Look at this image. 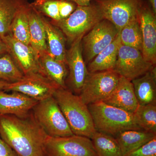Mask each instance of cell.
I'll return each instance as SVG.
<instances>
[{"label": "cell", "mask_w": 156, "mask_h": 156, "mask_svg": "<svg viewBox=\"0 0 156 156\" xmlns=\"http://www.w3.org/2000/svg\"><path fill=\"white\" fill-rule=\"evenodd\" d=\"M47 136L32 111L24 118L0 115V136L19 156H46L44 142Z\"/></svg>", "instance_id": "obj_1"}, {"label": "cell", "mask_w": 156, "mask_h": 156, "mask_svg": "<svg viewBox=\"0 0 156 156\" xmlns=\"http://www.w3.org/2000/svg\"><path fill=\"white\" fill-rule=\"evenodd\" d=\"M53 96L73 134L91 139L96 130L88 105L80 96L60 87Z\"/></svg>", "instance_id": "obj_2"}, {"label": "cell", "mask_w": 156, "mask_h": 156, "mask_svg": "<svg viewBox=\"0 0 156 156\" xmlns=\"http://www.w3.org/2000/svg\"><path fill=\"white\" fill-rule=\"evenodd\" d=\"M88 107L96 131L115 137L127 130H142L135 122L133 114L103 101L91 104Z\"/></svg>", "instance_id": "obj_3"}, {"label": "cell", "mask_w": 156, "mask_h": 156, "mask_svg": "<svg viewBox=\"0 0 156 156\" xmlns=\"http://www.w3.org/2000/svg\"><path fill=\"white\" fill-rule=\"evenodd\" d=\"M103 19L100 10L91 3L88 6L77 5L66 19L50 22L62 31L66 41L72 44L76 39L83 37Z\"/></svg>", "instance_id": "obj_4"}, {"label": "cell", "mask_w": 156, "mask_h": 156, "mask_svg": "<svg viewBox=\"0 0 156 156\" xmlns=\"http://www.w3.org/2000/svg\"><path fill=\"white\" fill-rule=\"evenodd\" d=\"M35 119L48 136L62 137L73 135L53 96L39 101L32 109Z\"/></svg>", "instance_id": "obj_5"}, {"label": "cell", "mask_w": 156, "mask_h": 156, "mask_svg": "<svg viewBox=\"0 0 156 156\" xmlns=\"http://www.w3.org/2000/svg\"><path fill=\"white\" fill-rule=\"evenodd\" d=\"M120 76L114 69L89 73L79 95L87 105L103 101L114 90Z\"/></svg>", "instance_id": "obj_6"}, {"label": "cell", "mask_w": 156, "mask_h": 156, "mask_svg": "<svg viewBox=\"0 0 156 156\" xmlns=\"http://www.w3.org/2000/svg\"><path fill=\"white\" fill-rule=\"evenodd\" d=\"M103 15L119 32L127 23L139 17L144 0H92Z\"/></svg>", "instance_id": "obj_7"}, {"label": "cell", "mask_w": 156, "mask_h": 156, "mask_svg": "<svg viewBox=\"0 0 156 156\" xmlns=\"http://www.w3.org/2000/svg\"><path fill=\"white\" fill-rule=\"evenodd\" d=\"M44 150L46 156H98L92 140L75 134L62 137L47 136Z\"/></svg>", "instance_id": "obj_8"}, {"label": "cell", "mask_w": 156, "mask_h": 156, "mask_svg": "<svg viewBox=\"0 0 156 156\" xmlns=\"http://www.w3.org/2000/svg\"><path fill=\"white\" fill-rule=\"evenodd\" d=\"M119 32L112 23L104 19L86 34L82 40L83 56L86 63L88 64L113 42Z\"/></svg>", "instance_id": "obj_9"}, {"label": "cell", "mask_w": 156, "mask_h": 156, "mask_svg": "<svg viewBox=\"0 0 156 156\" xmlns=\"http://www.w3.org/2000/svg\"><path fill=\"white\" fill-rule=\"evenodd\" d=\"M60 87L53 81L39 73L23 75L13 83H9L5 91L17 92L40 101L53 96Z\"/></svg>", "instance_id": "obj_10"}, {"label": "cell", "mask_w": 156, "mask_h": 156, "mask_svg": "<svg viewBox=\"0 0 156 156\" xmlns=\"http://www.w3.org/2000/svg\"><path fill=\"white\" fill-rule=\"evenodd\" d=\"M154 66L144 58L140 50L121 44L114 70L121 76L131 81Z\"/></svg>", "instance_id": "obj_11"}, {"label": "cell", "mask_w": 156, "mask_h": 156, "mask_svg": "<svg viewBox=\"0 0 156 156\" xmlns=\"http://www.w3.org/2000/svg\"><path fill=\"white\" fill-rule=\"evenodd\" d=\"M83 37H80L72 43L70 48L66 51V57L69 73L68 78V89L77 95L80 93L89 74L83 56Z\"/></svg>", "instance_id": "obj_12"}, {"label": "cell", "mask_w": 156, "mask_h": 156, "mask_svg": "<svg viewBox=\"0 0 156 156\" xmlns=\"http://www.w3.org/2000/svg\"><path fill=\"white\" fill-rule=\"evenodd\" d=\"M2 39L8 48V53L23 75L34 73H41L38 54L30 45L17 41L11 34Z\"/></svg>", "instance_id": "obj_13"}, {"label": "cell", "mask_w": 156, "mask_h": 156, "mask_svg": "<svg viewBox=\"0 0 156 156\" xmlns=\"http://www.w3.org/2000/svg\"><path fill=\"white\" fill-rule=\"evenodd\" d=\"M139 19L142 31L143 55L147 61L156 66V15L144 3L140 11Z\"/></svg>", "instance_id": "obj_14"}, {"label": "cell", "mask_w": 156, "mask_h": 156, "mask_svg": "<svg viewBox=\"0 0 156 156\" xmlns=\"http://www.w3.org/2000/svg\"><path fill=\"white\" fill-rule=\"evenodd\" d=\"M39 101L17 92L6 93L0 90V114L27 116Z\"/></svg>", "instance_id": "obj_15"}, {"label": "cell", "mask_w": 156, "mask_h": 156, "mask_svg": "<svg viewBox=\"0 0 156 156\" xmlns=\"http://www.w3.org/2000/svg\"><path fill=\"white\" fill-rule=\"evenodd\" d=\"M103 102L132 114L139 105L132 82L121 76L114 90Z\"/></svg>", "instance_id": "obj_16"}, {"label": "cell", "mask_w": 156, "mask_h": 156, "mask_svg": "<svg viewBox=\"0 0 156 156\" xmlns=\"http://www.w3.org/2000/svg\"><path fill=\"white\" fill-rule=\"evenodd\" d=\"M30 4L40 14L53 21L66 19L77 6L75 3L66 0H35Z\"/></svg>", "instance_id": "obj_17"}, {"label": "cell", "mask_w": 156, "mask_h": 156, "mask_svg": "<svg viewBox=\"0 0 156 156\" xmlns=\"http://www.w3.org/2000/svg\"><path fill=\"white\" fill-rule=\"evenodd\" d=\"M131 82L139 105H156V66Z\"/></svg>", "instance_id": "obj_18"}, {"label": "cell", "mask_w": 156, "mask_h": 156, "mask_svg": "<svg viewBox=\"0 0 156 156\" xmlns=\"http://www.w3.org/2000/svg\"><path fill=\"white\" fill-rule=\"evenodd\" d=\"M42 20L46 31L48 53L56 60L66 64V40L64 34L58 27L42 15Z\"/></svg>", "instance_id": "obj_19"}, {"label": "cell", "mask_w": 156, "mask_h": 156, "mask_svg": "<svg viewBox=\"0 0 156 156\" xmlns=\"http://www.w3.org/2000/svg\"><path fill=\"white\" fill-rule=\"evenodd\" d=\"M39 56L41 73L56 83L59 87L66 89V81L68 71L66 64L56 60L48 52Z\"/></svg>", "instance_id": "obj_20"}, {"label": "cell", "mask_w": 156, "mask_h": 156, "mask_svg": "<svg viewBox=\"0 0 156 156\" xmlns=\"http://www.w3.org/2000/svg\"><path fill=\"white\" fill-rule=\"evenodd\" d=\"M156 134L143 130H129L123 131L115 137L123 156H126L147 143Z\"/></svg>", "instance_id": "obj_21"}, {"label": "cell", "mask_w": 156, "mask_h": 156, "mask_svg": "<svg viewBox=\"0 0 156 156\" xmlns=\"http://www.w3.org/2000/svg\"><path fill=\"white\" fill-rule=\"evenodd\" d=\"M121 44L119 32L114 41L88 63L87 67L89 72L94 73L114 69Z\"/></svg>", "instance_id": "obj_22"}, {"label": "cell", "mask_w": 156, "mask_h": 156, "mask_svg": "<svg viewBox=\"0 0 156 156\" xmlns=\"http://www.w3.org/2000/svg\"><path fill=\"white\" fill-rule=\"evenodd\" d=\"M30 45L39 56L48 52L46 33L42 15L31 6L29 13Z\"/></svg>", "instance_id": "obj_23"}, {"label": "cell", "mask_w": 156, "mask_h": 156, "mask_svg": "<svg viewBox=\"0 0 156 156\" xmlns=\"http://www.w3.org/2000/svg\"><path fill=\"white\" fill-rule=\"evenodd\" d=\"M30 3L23 6L15 15L10 26V34L14 38L20 42L30 45L29 22Z\"/></svg>", "instance_id": "obj_24"}, {"label": "cell", "mask_w": 156, "mask_h": 156, "mask_svg": "<svg viewBox=\"0 0 156 156\" xmlns=\"http://www.w3.org/2000/svg\"><path fill=\"white\" fill-rule=\"evenodd\" d=\"M28 0H0V37L10 34V26L20 9Z\"/></svg>", "instance_id": "obj_25"}, {"label": "cell", "mask_w": 156, "mask_h": 156, "mask_svg": "<svg viewBox=\"0 0 156 156\" xmlns=\"http://www.w3.org/2000/svg\"><path fill=\"white\" fill-rule=\"evenodd\" d=\"M91 139L98 156H123L114 136L96 131Z\"/></svg>", "instance_id": "obj_26"}, {"label": "cell", "mask_w": 156, "mask_h": 156, "mask_svg": "<svg viewBox=\"0 0 156 156\" xmlns=\"http://www.w3.org/2000/svg\"><path fill=\"white\" fill-rule=\"evenodd\" d=\"M122 45L136 48L142 52V35L139 17L132 20L119 31Z\"/></svg>", "instance_id": "obj_27"}, {"label": "cell", "mask_w": 156, "mask_h": 156, "mask_svg": "<svg viewBox=\"0 0 156 156\" xmlns=\"http://www.w3.org/2000/svg\"><path fill=\"white\" fill-rule=\"evenodd\" d=\"M133 115L142 130L156 134V105H139Z\"/></svg>", "instance_id": "obj_28"}, {"label": "cell", "mask_w": 156, "mask_h": 156, "mask_svg": "<svg viewBox=\"0 0 156 156\" xmlns=\"http://www.w3.org/2000/svg\"><path fill=\"white\" fill-rule=\"evenodd\" d=\"M23 75L9 53L0 58V81L14 83Z\"/></svg>", "instance_id": "obj_29"}, {"label": "cell", "mask_w": 156, "mask_h": 156, "mask_svg": "<svg viewBox=\"0 0 156 156\" xmlns=\"http://www.w3.org/2000/svg\"><path fill=\"white\" fill-rule=\"evenodd\" d=\"M126 156H156V137Z\"/></svg>", "instance_id": "obj_30"}, {"label": "cell", "mask_w": 156, "mask_h": 156, "mask_svg": "<svg viewBox=\"0 0 156 156\" xmlns=\"http://www.w3.org/2000/svg\"><path fill=\"white\" fill-rule=\"evenodd\" d=\"M0 156H19L0 136Z\"/></svg>", "instance_id": "obj_31"}, {"label": "cell", "mask_w": 156, "mask_h": 156, "mask_svg": "<svg viewBox=\"0 0 156 156\" xmlns=\"http://www.w3.org/2000/svg\"><path fill=\"white\" fill-rule=\"evenodd\" d=\"M8 53V50L7 46L2 39L0 37V58Z\"/></svg>", "instance_id": "obj_32"}, {"label": "cell", "mask_w": 156, "mask_h": 156, "mask_svg": "<svg viewBox=\"0 0 156 156\" xmlns=\"http://www.w3.org/2000/svg\"><path fill=\"white\" fill-rule=\"evenodd\" d=\"M75 3L78 6H88L91 4L92 0H66Z\"/></svg>", "instance_id": "obj_33"}, {"label": "cell", "mask_w": 156, "mask_h": 156, "mask_svg": "<svg viewBox=\"0 0 156 156\" xmlns=\"http://www.w3.org/2000/svg\"><path fill=\"white\" fill-rule=\"evenodd\" d=\"M151 5V6L152 10L154 14L156 15V0H149Z\"/></svg>", "instance_id": "obj_34"}, {"label": "cell", "mask_w": 156, "mask_h": 156, "mask_svg": "<svg viewBox=\"0 0 156 156\" xmlns=\"http://www.w3.org/2000/svg\"><path fill=\"white\" fill-rule=\"evenodd\" d=\"M9 83L7 82H4V81H0V90H4L5 88L7 86V84Z\"/></svg>", "instance_id": "obj_35"}, {"label": "cell", "mask_w": 156, "mask_h": 156, "mask_svg": "<svg viewBox=\"0 0 156 156\" xmlns=\"http://www.w3.org/2000/svg\"><path fill=\"white\" fill-rule=\"evenodd\" d=\"M2 115L0 114V115Z\"/></svg>", "instance_id": "obj_36"}]
</instances>
